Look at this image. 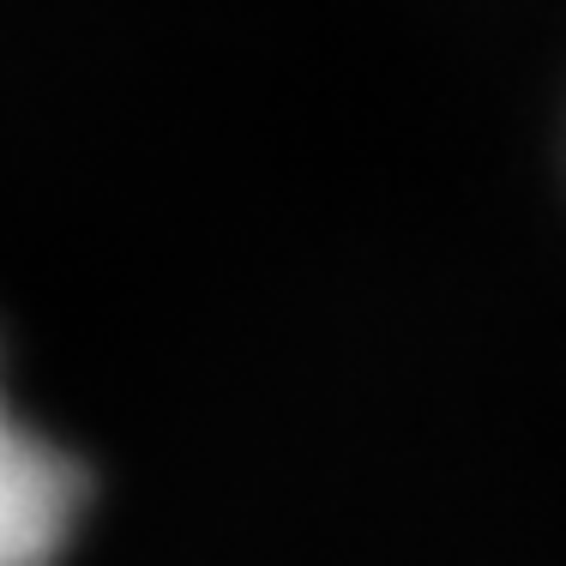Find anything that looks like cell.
<instances>
[{"label":"cell","instance_id":"1","mask_svg":"<svg viewBox=\"0 0 566 566\" xmlns=\"http://www.w3.org/2000/svg\"><path fill=\"white\" fill-rule=\"evenodd\" d=\"M91 512V476L0 392V566H61Z\"/></svg>","mask_w":566,"mask_h":566}]
</instances>
